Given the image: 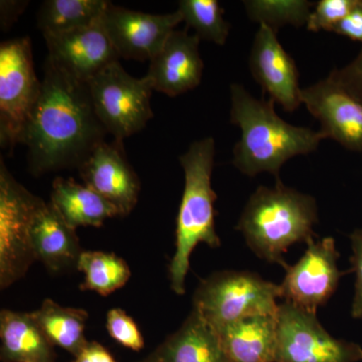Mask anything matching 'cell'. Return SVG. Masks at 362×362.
<instances>
[{
	"label": "cell",
	"instance_id": "1",
	"mask_svg": "<svg viewBox=\"0 0 362 362\" xmlns=\"http://www.w3.org/2000/svg\"><path fill=\"white\" fill-rule=\"evenodd\" d=\"M108 134L98 118L88 84L47 57L44 78L20 143L28 147V169L40 176L80 168Z\"/></svg>",
	"mask_w": 362,
	"mask_h": 362
},
{
	"label": "cell",
	"instance_id": "2",
	"mask_svg": "<svg viewBox=\"0 0 362 362\" xmlns=\"http://www.w3.org/2000/svg\"><path fill=\"white\" fill-rule=\"evenodd\" d=\"M230 92V121L240 129L233 164L243 175L252 177L267 173L278 177L286 162L316 151L326 139L320 130L286 122L272 100L256 99L244 86L232 84Z\"/></svg>",
	"mask_w": 362,
	"mask_h": 362
},
{
	"label": "cell",
	"instance_id": "3",
	"mask_svg": "<svg viewBox=\"0 0 362 362\" xmlns=\"http://www.w3.org/2000/svg\"><path fill=\"white\" fill-rule=\"evenodd\" d=\"M318 207L311 195L285 187H259L250 197L237 228L247 246L268 263L288 269L284 254L292 245L313 240Z\"/></svg>",
	"mask_w": 362,
	"mask_h": 362
},
{
	"label": "cell",
	"instance_id": "4",
	"mask_svg": "<svg viewBox=\"0 0 362 362\" xmlns=\"http://www.w3.org/2000/svg\"><path fill=\"white\" fill-rule=\"evenodd\" d=\"M214 156L216 141L211 137L192 142L180 156L185 190L176 221L175 252L169 268L171 289L177 295L185 293V278L194 247L201 243L211 247L221 246L214 221L216 194L211 187Z\"/></svg>",
	"mask_w": 362,
	"mask_h": 362
},
{
	"label": "cell",
	"instance_id": "5",
	"mask_svg": "<svg viewBox=\"0 0 362 362\" xmlns=\"http://www.w3.org/2000/svg\"><path fill=\"white\" fill-rule=\"evenodd\" d=\"M280 286L249 272L223 271L197 287L194 309L216 330L247 317L276 315Z\"/></svg>",
	"mask_w": 362,
	"mask_h": 362
},
{
	"label": "cell",
	"instance_id": "6",
	"mask_svg": "<svg viewBox=\"0 0 362 362\" xmlns=\"http://www.w3.org/2000/svg\"><path fill=\"white\" fill-rule=\"evenodd\" d=\"M87 84L98 118L115 139L123 141L153 118L152 81L147 76L133 77L120 62L107 66Z\"/></svg>",
	"mask_w": 362,
	"mask_h": 362
},
{
	"label": "cell",
	"instance_id": "7",
	"mask_svg": "<svg viewBox=\"0 0 362 362\" xmlns=\"http://www.w3.org/2000/svg\"><path fill=\"white\" fill-rule=\"evenodd\" d=\"M42 199L28 192L0 161V287L25 277L35 262L30 240L33 216Z\"/></svg>",
	"mask_w": 362,
	"mask_h": 362
},
{
	"label": "cell",
	"instance_id": "8",
	"mask_svg": "<svg viewBox=\"0 0 362 362\" xmlns=\"http://www.w3.org/2000/svg\"><path fill=\"white\" fill-rule=\"evenodd\" d=\"M32 42L21 37L0 45V141L2 148L20 143L26 120L37 103L42 81L33 68Z\"/></svg>",
	"mask_w": 362,
	"mask_h": 362
},
{
	"label": "cell",
	"instance_id": "9",
	"mask_svg": "<svg viewBox=\"0 0 362 362\" xmlns=\"http://www.w3.org/2000/svg\"><path fill=\"white\" fill-rule=\"evenodd\" d=\"M276 362H358L362 349L331 337L316 314L289 302L279 305Z\"/></svg>",
	"mask_w": 362,
	"mask_h": 362
},
{
	"label": "cell",
	"instance_id": "10",
	"mask_svg": "<svg viewBox=\"0 0 362 362\" xmlns=\"http://www.w3.org/2000/svg\"><path fill=\"white\" fill-rule=\"evenodd\" d=\"M339 252L332 238L308 243L297 264L288 267L280 286L281 298L309 313L316 314L334 294L344 273L338 269Z\"/></svg>",
	"mask_w": 362,
	"mask_h": 362
},
{
	"label": "cell",
	"instance_id": "11",
	"mask_svg": "<svg viewBox=\"0 0 362 362\" xmlns=\"http://www.w3.org/2000/svg\"><path fill=\"white\" fill-rule=\"evenodd\" d=\"M103 21L120 58L143 62L150 61L160 51L182 16L178 11L166 14L131 11L110 1Z\"/></svg>",
	"mask_w": 362,
	"mask_h": 362
},
{
	"label": "cell",
	"instance_id": "12",
	"mask_svg": "<svg viewBox=\"0 0 362 362\" xmlns=\"http://www.w3.org/2000/svg\"><path fill=\"white\" fill-rule=\"evenodd\" d=\"M302 104L321 124V133L350 151H362V103L331 74L302 89Z\"/></svg>",
	"mask_w": 362,
	"mask_h": 362
},
{
	"label": "cell",
	"instance_id": "13",
	"mask_svg": "<svg viewBox=\"0 0 362 362\" xmlns=\"http://www.w3.org/2000/svg\"><path fill=\"white\" fill-rule=\"evenodd\" d=\"M250 71L264 95L286 112H294L302 104L299 71L292 57L279 42L277 33L259 25L250 54Z\"/></svg>",
	"mask_w": 362,
	"mask_h": 362
},
{
	"label": "cell",
	"instance_id": "14",
	"mask_svg": "<svg viewBox=\"0 0 362 362\" xmlns=\"http://www.w3.org/2000/svg\"><path fill=\"white\" fill-rule=\"evenodd\" d=\"M42 35L47 57L83 82L87 83L121 59L107 33L103 18L71 32Z\"/></svg>",
	"mask_w": 362,
	"mask_h": 362
},
{
	"label": "cell",
	"instance_id": "15",
	"mask_svg": "<svg viewBox=\"0 0 362 362\" xmlns=\"http://www.w3.org/2000/svg\"><path fill=\"white\" fill-rule=\"evenodd\" d=\"M78 170L84 185L115 206L120 216L134 209L141 185L127 160L122 140L98 145Z\"/></svg>",
	"mask_w": 362,
	"mask_h": 362
},
{
	"label": "cell",
	"instance_id": "16",
	"mask_svg": "<svg viewBox=\"0 0 362 362\" xmlns=\"http://www.w3.org/2000/svg\"><path fill=\"white\" fill-rule=\"evenodd\" d=\"M199 42L201 39L189 35L187 28L170 33L160 51L150 59L146 76L154 90L176 97L199 87L204 71Z\"/></svg>",
	"mask_w": 362,
	"mask_h": 362
},
{
	"label": "cell",
	"instance_id": "17",
	"mask_svg": "<svg viewBox=\"0 0 362 362\" xmlns=\"http://www.w3.org/2000/svg\"><path fill=\"white\" fill-rule=\"evenodd\" d=\"M30 240L35 261L54 274L78 268L84 252L75 228L59 216L51 202L42 201L33 216Z\"/></svg>",
	"mask_w": 362,
	"mask_h": 362
},
{
	"label": "cell",
	"instance_id": "18",
	"mask_svg": "<svg viewBox=\"0 0 362 362\" xmlns=\"http://www.w3.org/2000/svg\"><path fill=\"white\" fill-rule=\"evenodd\" d=\"M276 315L247 317L216 330L228 361L276 362Z\"/></svg>",
	"mask_w": 362,
	"mask_h": 362
},
{
	"label": "cell",
	"instance_id": "19",
	"mask_svg": "<svg viewBox=\"0 0 362 362\" xmlns=\"http://www.w3.org/2000/svg\"><path fill=\"white\" fill-rule=\"evenodd\" d=\"M152 356L159 362H230L218 331L194 309Z\"/></svg>",
	"mask_w": 362,
	"mask_h": 362
},
{
	"label": "cell",
	"instance_id": "20",
	"mask_svg": "<svg viewBox=\"0 0 362 362\" xmlns=\"http://www.w3.org/2000/svg\"><path fill=\"white\" fill-rule=\"evenodd\" d=\"M0 339L4 362H54V345L33 312L2 310Z\"/></svg>",
	"mask_w": 362,
	"mask_h": 362
},
{
	"label": "cell",
	"instance_id": "21",
	"mask_svg": "<svg viewBox=\"0 0 362 362\" xmlns=\"http://www.w3.org/2000/svg\"><path fill=\"white\" fill-rule=\"evenodd\" d=\"M51 204L71 228L101 226L104 221L120 216L115 206L92 188L73 178L59 176L52 181Z\"/></svg>",
	"mask_w": 362,
	"mask_h": 362
},
{
	"label": "cell",
	"instance_id": "22",
	"mask_svg": "<svg viewBox=\"0 0 362 362\" xmlns=\"http://www.w3.org/2000/svg\"><path fill=\"white\" fill-rule=\"evenodd\" d=\"M33 314L54 346L61 347L76 356L87 344L85 330L88 313L86 310L63 307L47 299Z\"/></svg>",
	"mask_w": 362,
	"mask_h": 362
},
{
	"label": "cell",
	"instance_id": "23",
	"mask_svg": "<svg viewBox=\"0 0 362 362\" xmlns=\"http://www.w3.org/2000/svg\"><path fill=\"white\" fill-rule=\"evenodd\" d=\"M107 0H47L37 13V26L45 33H62L85 28L103 18Z\"/></svg>",
	"mask_w": 362,
	"mask_h": 362
},
{
	"label": "cell",
	"instance_id": "24",
	"mask_svg": "<svg viewBox=\"0 0 362 362\" xmlns=\"http://www.w3.org/2000/svg\"><path fill=\"white\" fill-rule=\"evenodd\" d=\"M78 270L84 274L81 289L108 296L127 284L131 270L126 261L112 252L84 251Z\"/></svg>",
	"mask_w": 362,
	"mask_h": 362
},
{
	"label": "cell",
	"instance_id": "25",
	"mask_svg": "<svg viewBox=\"0 0 362 362\" xmlns=\"http://www.w3.org/2000/svg\"><path fill=\"white\" fill-rule=\"evenodd\" d=\"M178 11L185 28L194 30L201 40L223 45L230 35V25L223 18L225 11L216 0H181Z\"/></svg>",
	"mask_w": 362,
	"mask_h": 362
},
{
	"label": "cell",
	"instance_id": "26",
	"mask_svg": "<svg viewBox=\"0 0 362 362\" xmlns=\"http://www.w3.org/2000/svg\"><path fill=\"white\" fill-rule=\"evenodd\" d=\"M250 20L266 25L274 32L290 25H306L314 2L307 0H247L243 2Z\"/></svg>",
	"mask_w": 362,
	"mask_h": 362
},
{
	"label": "cell",
	"instance_id": "27",
	"mask_svg": "<svg viewBox=\"0 0 362 362\" xmlns=\"http://www.w3.org/2000/svg\"><path fill=\"white\" fill-rule=\"evenodd\" d=\"M356 4V0H320L309 16L307 30L314 33L333 32Z\"/></svg>",
	"mask_w": 362,
	"mask_h": 362
},
{
	"label": "cell",
	"instance_id": "28",
	"mask_svg": "<svg viewBox=\"0 0 362 362\" xmlns=\"http://www.w3.org/2000/svg\"><path fill=\"white\" fill-rule=\"evenodd\" d=\"M106 328L109 335L119 344L139 351L144 347V339L137 324L125 311L113 308L107 313Z\"/></svg>",
	"mask_w": 362,
	"mask_h": 362
},
{
	"label": "cell",
	"instance_id": "29",
	"mask_svg": "<svg viewBox=\"0 0 362 362\" xmlns=\"http://www.w3.org/2000/svg\"><path fill=\"white\" fill-rule=\"evenodd\" d=\"M352 256L350 263L352 271L356 273V294L352 302L351 316L354 319H362V228L356 230L350 235Z\"/></svg>",
	"mask_w": 362,
	"mask_h": 362
},
{
	"label": "cell",
	"instance_id": "30",
	"mask_svg": "<svg viewBox=\"0 0 362 362\" xmlns=\"http://www.w3.org/2000/svg\"><path fill=\"white\" fill-rule=\"evenodd\" d=\"M338 83L362 103V49L354 61L342 69L330 71Z\"/></svg>",
	"mask_w": 362,
	"mask_h": 362
},
{
	"label": "cell",
	"instance_id": "31",
	"mask_svg": "<svg viewBox=\"0 0 362 362\" xmlns=\"http://www.w3.org/2000/svg\"><path fill=\"white\" fill-rule=\"evenodd\" d=\"M333 33L362 44V0H356V6L335 26Z\"/></svg>",
	"mask_w": 362,
	"mask_h": 362
},
{
	"label": "cell",
	"instance_id": "32",
	"mask_svg": "<svg viewBox=\"0 0 362 362\" xmlns=\"http://www.w3.org/2000/svg\"><path fill=\"white\" fill-rule=\"evenodd\" d=\"M74 362H116L110 352L96 341H88Z\"/></svg>",
	"mask_w": 362,
	"mask_h": 362
},
{
	"label": "cell",
	"instance_id": "33",
	"mask_svg": "<svg viewBox=\"0 0 362 362\" xmlns=\"http://www.w3.org/2000/svg\"><path fill=\"white\" fill-rule=\"evenodd\" d=\"M28 2L1 1V28L7 30L13 21L18 20V16L26 6Z\"/></svg>",
	"mask_w": 362,
	"mask_h": 362
},
{
	"label": "cell",
	"instance_id": "34",
	"mask_svg": "<svg viewBox=\"0 0 362 362\" xmlns=\"http://www.w3.org/2000/svg\"><path fill=\"white\" fill-rule=\"evenodd\" d=\"M141 362H159L157 361L156 358H154L153 356H150L148 359H145V361H143Z\"/></svg>",
	"mask_w": 362,
	"mask_h": 362
}]
</instances>
